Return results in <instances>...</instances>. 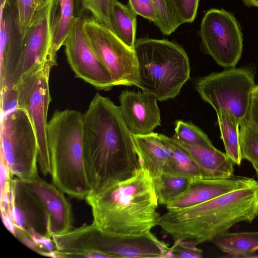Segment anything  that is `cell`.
Returning <instances> with one entry per match:
<instances>
[{"label": "cell", "mask_w": 258, "mask_h": 258, "mask_svg": "<svg viewBox=\"0 0 258 258\" xmlns=\"http://www.w3.org/2000/svg\"><path fill=\"white\" fill-rule=\"evenodd\" d=\"M90 206L92 223L113 236H139L159 225L160 215L152 178L140 164L131 177L115 183L85 199Z\"/></svg>", "instance_id": "2"}, {"label": "cell", "mask_w": 258, "mask_h": 258, "mask_svg": "<svg viewBox=\"0 0 258 258\" xmlns=\"http://www.w3.org/2000/svg\"><path fill=\"white\" fill-rule=\"evenodd\" d=\"M36 10L49 0H33Z\"/></svg>", "instance_id": "36"}, {"label": "cell", "mask_w": 258, "mask_h": 258, "mask_svg": "<svg viewBox=\"0 0 258 258\" xmlns=\"http://www.w3.org/2000/svg\"><path fill=\"white\" fill-rule=\"evenodd\" d=\"M20 180L40 203L46 214L52 236L66 234L73 229L72 206L62 190L39 175L29 180Z\"/></svg>", "instance_id": "13"}, {"label": "cell", "mask_w": 258, "mask_h": 258, "mask_svg": "<svg viewBox=\"0 0 258 258\" xmlns=\"http://www.w3.org/2000/svg\"><path fill=\"white\" fill-rule=\"evenodd\" d=\"M56 65L53 61L47 62L16 88L18 90L17 107L26 112L36 134L38 145V163L44 176L51 173L47 116L51 101L49 74L52 67Z\"/></svg>", "instance_id": "8"}, {"label": "cell", "mask_w": 258, "mask_h": 258, "mask_svg": "<svg viewBox=\"0 0 258 258\" xmlns=\"http://www.w3.org/2000/svg\"><path fill=\"white\" fill-rule=\"evenodd\" d=\"M82 121L84 157L91 192L128 178L138 170L133 135L119 106L97 93Z\"/></svg>", "instance_id": "1"}, {"label": "cell", "mask_w": 258, "mask_h": 258, "mask_svg": "<svg viewBox=\"0 0 258 258\" xmlns=\"http://www.w3.org/2000/svg\"><path fill=\"white\" fill-rule=\"evenodd\" d=\"M216 113L225 153L235 164L239 166L243 160L240 146V123L229 113Z\"/></svg>", "instance_id": "23"}, {"label": "cell", "mask_w": 258, "mask_h": 258, "mask_svg": "<svg viewBox=\"0 0 258 258\" xmlns=\"http://www.w3.org/2000/svg\"><path fill=\"white\" fill-rule=\"evenodd\" d=\"M203 250L196 245L184 241H174V244L168 248L165 257L168 258H200Z\"/></svg>", "instance_id": "31"}, {"label": "cell", "mask_w": 258, "mask_h": 258, "mask_svg": "<svg viewBox=\"0 0 258 258\" xmlns=\"http://www.w3.org/2000/svg\"><path fill=\"white\" fill-rule=\"evenodd\" d=\"M152 180L158 204L167 206L187 189L192 179L163 172Z\"/></svg>", "instance_id": "25"}, {"label": "cell", "mask_w": 258, "mask_h": 258, "mask_svg": "<svg viewBox=\"0 0 258 258\" xmlns=\"http://www.w3.org/2000/svg\"><path fill=\"white\" fill-rule=\"evenodd\" d=\"M137 14L129 5L113 0L110 14L111 30L124 44L134 49L136 41Z\"/></svg>", "instance_id": "21"}, {"label": "cell", "mask_w": 258, "mask_h": 258, "mask_svg": "<svg viewBox=\"0 0 258 258\" xmlns=\"http://www.w3.org/2000/svg\"><path fill=\"white\" fill-rule=\"evenodd\" d=\"M157 10V27L164 35H169L181 25L169 0H152Z\"/></svg>", "instance_id": "28"}, {"label": "cell", "mask_w": 258, "mask_h": 258, "mask_svg": "<svg viewBox=\"0 0 258 258\" xmlns=\"http://www.w3.org/2000/svg\"><path fill=\"white\" fill-rule=\"evenodd\" d=\"M195 84L202 99L216 112L231 114L240 124L247 117L256 85L253 71L250 69L232 68L213 73L200 78Z\"/></svg>", "instance_id": "6"}, {"label": "cell", "mask_w": 258, "mask_h": 258, "mask_svg": "<svg viewBox=\"0 0 258 258\" xmlns=\"http://www.w3.org/2000/svg\"><path fill=\"white\" fill-rule=\"evenodd\" d=\"M253 168L255 170L256 173H258V162H254L251 164Z\"/></svg>", "instance_id": "37"}, {"label": "cell", "mask_w": 258, "mask_h": 258, "mask_svg": "<svg viewBox=\"0 0 258 258\" xmlns=\"http://www.w3.org/2000/svg\"><path fill=\"white\" fill-rule=\"evenodd\" d=\"M257 180L234 175L218 179H192L187 189L166 206L168 210L185 208L198 205L233 190L250 186Z\"/></svg>", "instance_id": "17"}, {"label": "cell", "mask_w": 258, "mask_h": 258, "mask_svg": "<svg viewBox=\"0 0 258 258\" xmlns=\"http://www.w3.org/2000/svg\"><path fill=\"white\" fill-rule=\"evenodd\" d=\"M182 24L193 22L196 17L199 0H169Z\"/></svg>", "instance_id": "30"}, {"label": "cell", "mask_w": 258, "mask_h": 258, "mask_svg": "<svg viewBox=\"0 0 258 258\" xmlns=\"http://www.w3.org/2000/svg\"><path fill=\"white\" fill-rule=\"evenodd\" d=\"M113 0H78L82 12L88 11L99 23L111 30L110 14Z\"/></svg>", "instance_id": "29"}, {"label": "cell", "mask_w": 258, "mask_h": 258, "mask_svg": "<svg viewBox=\"0 0 258 258\" xmlns=\"http://www.w3.org/2000/svg\"><path fill=\"white\" fill-rule=\"evenodd\" d=\"M128 5L137 15L153 22L157 26L158 14L152 0H128Z\"/></svg>", "instance_id": "33"}, {"label": "cell", "mask_w": 258, "mask_h": 258, "mask_svg": "<svg viewBox=\"0 0 258 258\" xmlns=\"http://www.w3.org/2000/svg\"><path fill=\"white\" fill-rule=\"evenodd\" d=\"M83 27L89 44L110 74L114 86H136L138 66L134 49L93 17L84 18Z\"/></svg>", "instance_id": "9"}, {"label": "cell", "mask_w": 258, "mask_h": 258, "mask_svg": "<svg viewBox=\"0 0 258 258\" xmlns=\"http://www.w3.org/2000/svg\"><path fill=\"white\" fill-rule=\"evenodd\" d=\"M1 156L11 173L22 180L38 175V145L26 112L16 108L2 116Z\"/></svg>", "instance_id": "7"}, {"label": "cell", "mask_w": 258, "mask_h": 258, "mask_svg": "<svg viewBox=\"0 0 258 258\" xmlns=\"http://www.w3.org/2000/svg\"><path fill=\"white\" fill-rule=\"evenodd\" d=\"M133 139L140 164L146 169L152 178L162 174L172 153L168 137L153 132L133 135Z\"/></svg>", "instance_id": "18"}, {"label": "cell", "mask_w": 258, "mask_h": 258, "mask_svg": "<svg viewBox=\"0 0 258 258\" xmlns=\"http://www.w3.org/2000/svg\"><path fill=\"white\" fill-rule=\"evenodd\" d=\"M240 146L242 160L258 162V127L246 118L240 124Z\"/></svg>", "instance_id": "26"}, {"label": "cell", "mask_w": 258, "mask_h": 258, "mask_svg": "<svg viewBox=\"0 0 258 258\" xmlns=\"http://www.w3.org/2000/svg\"><path fill=\"white\" fill-rule=\"evenodd\" d=\"M121 114L128 130L133 135L154 132L161 124L157 100L143 91L123 90L119 96Z\"/></svg>", "instance_id": "15"}, {"label": "cell", "mask_w": 258, "mask_h": 258, "mask_svg": "<svg viewBox=\"0 0 258 258\" xmlns=\"http://www.w3.org/2000/svg\"><path fill=\"white\" fill-rule=\"evenodd\" d=\"M257 216L258 181L198 205L168 210L159 225L174 241L197 246L229 232L237 223H251Z\"/></svg>", "instance_id": "3"}, {"label": "cell", "mask_w": 258, "mask_h": 258, "mask_svg": "<svg viewBox=\"0 0 258 258\" xmlns=\"http://www.w3.org/2000/svg\"><path fill=\"white\" fill-rule=\"evenodd\" d=\"M82 115L73 109L56 110L47 124L53 183L79 199H85L92 191L84 157Z\"/></svg>", "instance_id": "4"}, {"label": "cell", "mask_w": 258, "mask_h": 258, "mask_svg": "<svg viewBox=\"0 0 258 258\" xmlns=\"http://www.w3.org/2000/svg\"><path fill=\"white\" fill-rule=\"evenodd\" d=\"M174 131L172 138L179 142L192 145L214 146L208 136L192 123L177 120Z\"/></svg>", "instance_id": "27"}, {"label": "cell", "mask_w": 258, "mask_h": 258, "mask_svg": "<svg viewBox=\"0 0 258 258\" xmlns=\"http://www.w3.org/2000/svg\"><path fill=\"white\" fill-rule=\"evenodd\" d=\"M10 211L18 228L27 232L52 237L49 231L46 214L40 203L17 177L11 182Z\"/></svg>", "instance_id": "16"}, {"label": "cell", "mask_w": 258, "mask_h": 258, "mask_svg": "<svg viewBox=\"0 0 258 258\" xmlns=\"http://www.w3.org/2000/svg\"><path fill=\"white\" fill-rule=\"evenodd\" d=\"M84 21L82 16H76L64 42L67 61L77 78L98 90H110L114 86L113 81L87 40Z\"/></svg>", "instance_id": "12"}, {"label": "cell", "mask_w": 258, "mask_h": 258, "mask_svg": "<svg viewBox=\"0 0 258 258\" xmlns=\"http://www.w3.org/2000/svg\"><path fill=\"white\" fill-rule=\"evenodd\" d=\"M134 49L138 66L136 86L158 101L176 97L190 76L185 50L168 40L150 38L137 39Z\"/></svg>", "instance_id": "5"}, {"label": "cell", "mask_w": 258, "mask_h": 258, "mask_svg": "<svg viewBox=\"0 0 258 258\" xmlns=\"http://www.w3.org/2000/svg\"><path fill=\"white\" fill-rule=\"evenodd\" d=\"M1 89L8 86L17 68L22 36L15 0L1 6Z\"/></svg>", "instance_id": "14"}, {"label": "cell", "mask_w": 258, "mask_h": 258, "mask_svg": "<svg viewBox=\"0 0 258 258\" xmlns=\"http://www.w3.org/2000/svg\"><path fill=\"white\" fill-rule=\"evenodd\" d=\"M246 118L258 127V85H255L252 91Z\"/></svg>", "instance_id": "34"}, {"label": "cell", "mask_w": 258, "mask_h": 258, "mask_svg": "<svg viewBox=\"0 0 258 258\" xmlns=\"http://www.w3.org/2000/svg\"><path fill=\"white\" fill-rule=\"evenodd\" d=\"M22 37L36 11L33 0H15Z\"/></svg>", "instance_id": "32"}, {"label": "cell", "mask_w": 258, "mask_h": 258, "mask_svg": "<svg viewBox=\"0 0 258 258\" xmlns=\"http://www.w3.org/2000/svg\"><path fill=\"white\" fill-rule=\"evenodd\" d=\"M256 176H257V181H258V173H256Z\"/></svg>", "instance_id": "39"}, {"label": "cell", "mask_w": 258, "mask_h": 258, "mask_svg": "<svg viewBox=\"0 0 258 258\" xmlns=\"http://www.w3.org/2000/svg\"><path fill=\"white\" fill-rule=\"evenodd\" d=\"M176 141L197 163L203 179H224L234 175L235 164L225 153L214 146L192 145Z\"/></svg>", "instance_id": "19"}, {"label": "cell", "mask_w": 258, "mask_h": 258, "mask_svg": "<svg viewBox=\"0 0 258 258\" xmlns=\"http://www.w3.org/2000/svg\"><path fill=\"white\" fill-rule=\"evenodd\" d=\"M8 0H1V6L4 5Z\"/></svg>", "instance_id": "38"}, {"label": "cell", "mask_w": 258, "mask_h": 258, "mask_svg": "<svg viewBox=\"0 0 258 258\" xmlns=\"http://www.w3.org/2000/svg\"><path fill=\"white\" fill-rule=\"evenodd\" d=\"M245 5L248 7L258 8V0H242Z\"/></svg>", "instance_id": "35"}, {"label": "cell", "mask_w": 258, "mask_h": 258, "mask_svg": "<svg viewBox=\"0 0 258 258\" xmlns=\"http://www.w3.org/2000/svg\"><path fill=\"white\" fill-rule=\"evenodd\" d=\"M221 251L232 257H251L258 250V231L227 232L211 241Z\"/></svg>", "instance_id": "22"}, {"label": "cell", "mask_w": 258, "mask_h": 258, "mask_svg": "<svg viewBox=\"0 0 258 258\" xmlns=\"http://www.w3.org/2000/svg\"><path fill=\"white\" fill-rule=\"evenodd\" d=\"M200 36L205 52L224 68H235L243 48L242 34L234 15L223 10L212 9L205 14Z\"/></svg>", "instance_id": "11"}, {"label": "cell", "mask_w": 258, "mask_h": 258, "mask_svg": "<svg viewBox=\"0 0 258 258\" xmlns=\"http://www.w3.org/2000/svg\"><path fill=\"white\" fill-rule=\"evenodd\" d=\"M53 3V0H49L36 10L22 38L17 68L7 87L16 88L48 61L57 63L51 33Z\"/></svg>", "instance_id": "10"}, {"label": "cell", "mask_w": 258, "mask_h": 258, "mask_svg": "<svg viewBox=\"0 0 258 258\" xmlns=\"http://www.w3.org/2000/svg\"><path fill=\"white\" fill-rule=\"evenodd\" d=\"M76 0H53L51 22L52 47L56 54L70 33L75 18Z\"/></svg>", "instance_id": "20"}, {"label": "cell", "mask_w": 258, "mask_h": 258, "mask_svg": "<svg viewBox=\"0 0 258 258\" xmlns=\"http://www.w3.org/2000/svg\"><path fill=\"white\" fill-rule=\"evenodd\" d=\"M168 140L172 153L163 172L191 179L202 178L200 168L187 152L173 138L168 137Z\"/></svg>", "instance_id": "24"}]
</instances>
